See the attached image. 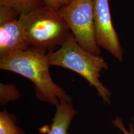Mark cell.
Returning a JSON list of instances; mask_svg holds the SVG:
<instances>
[{
	"instance_id": "cell-2",
	"label": "cell",
	"mask_w": 134,
	"mask_h": 134,
	"mask_svg": "<svg viewBox=\"0 0 134 134\" xmlns=\"http://www.w3.org/2000/svg\"><path fill=\"white\" fill-rule=\"evenodd\" d=\"M47 55L50 66L66 68L80 75L96 88L105 103L110 104L112 93L99 80L101 72L108 69L107 64L103 58L82 48L72 32L57 50L49 51Z\"/></svg>"
},
{
	"instance_id": "cell-11",
	"label": "cell",
	"mask_w": 134,
	"mask_h": 134,
	"mask_svg": "<svg viewBox=\"0 0 134 134\" xmlns=\"http://www.w3.org/2000/svg\"><path fill=\"white\" fill-rule=\"evenodd\" d=\"M71 1L72 0H43V2L44 5L58 10L68 5Z\"/></svg>"
},
{
	"instance_id": "cell-8",
	"label": "cell",
	"mask_w": 134,
	"mask_h": 134,
	"mask_svg": "<svg viewBox=\"0 0 134 134\" xmlns=\"http://www.w3.org/2000/svg\"><path fill=\"white\" fill-rule=\"evenodd\" d=\"M0 134H26L16 125L15 115L5 109L0 112Z\"/></svg>"
},
{
	"instance_id": "cell-3",
	"label": "cell",
	"mask_w": 134,
	"mask_h": 134,
	"mask_svg": "<svg viewBox=\"0 0 134 134\" xmlns=\"http://www.w3.org/2000/svg\"><path fill=\"white\" fill-rule=\"evenodd\" d=\"M19 21L29 46L46 51L60 47L71 32L59 11L45 5L21 14Z\"/></svg>"
},
{
	"instance_id": "cell-9",
	"label": "cell",
	"mask_w": 134,
	"mask_h": 134,
	"mask_svg": "<svg viewBox=\"0 0 134 134\" xmlns=\"http://www.w3.org/2000/svg\"><path fill=\"white\" fill-rule=\"evenodd\" d=\"M44 5L43 0H0V6L13 8L24 14Z\"/></svg>"
},
{
	"instance_id": "cell-4",
	"label": "cell",
	"mask_w": 134,
	"mask_h": 134,
	"mask_svg": "<svg viewBox=\"0 0 134 134\" xmlns=\"http://www.w3.org/2000/svg\"><path fill=\"white\" fill-rule=\"evenodd\" d=\"M78 44L86 51L99 56L93 21V0H72L58 10Z\"/></svg>"
},
{
	"instance_id": "cell-5",
	"label": "cell",
	"mask_w": 134,
	"mask_h": 134,
	"mask_svg": "<svg viewBox=\"0 0 134 134\" xmlns=\"http://www.w3.org/2000/svg\"><path fill=\"white\" fill-rule=\"evenodd\" d=\"M93 21L97 44L122 61L123 50L112 24L108 0H93Z\"/></svg>"
},
{
	"instance_id": "cell-6",
	"label": "cell",
	"mask_w": 134,
	"mask_h": 134,
	"mask_svg": "<svg viewBox=\"0 0 134 134\" xmlns=\"http://www.w3.org/2000/svg\"><path fill=\"white\" fill-rule=\"evenodd\" d=\"M20 14L13 8L0 6V57L30 47L19 24Z\"/></svg>"
},
{
	"instance_id": "cell-7",
	"label": "cell",
	"mask_w": 134,
	"mask_h": 134,
	"mask_svg": "<svg viewBox=\"0 0 134 134\" xmlns=\"http://www.w3.org/2000/svg\"><path fill=\"white\" fill-rule=\"evenodd\" d=\"M77 113L72 103H61L56 106L53 122L47 134H70V126Z\"/></svg>"
},
{
	"instance_id": "cell-12",
	"label": "cell",
	"mask_w": 134,
	"mask_h": 134,
	"mask_svg": "<svg viewBox=\"0 0 134 134\" xmlns=\"http://www.w3.org/2000/svg\"><path fill=\"white\" fill-rule=\"evenodd\" d=\"M112 123L116 128H118L123 134H134V125L129 124V130H128L125 127L123 121L120 117H117L115 119L112 121Z\"/></svg>"
},
{
	"instance_id": "cell-10",
	"label": "cell",
	"mask_w": 134,
	"mask_h": 134,
	"mask_svg": "<svg viewBox=\"0 0 134 134\" xmlns=\"http://www.w3.org/2000/svg\"><path fill=\"white\" fill-rule=\"evenodd\" d=\"M20 97V93L16 86L12 83H0V104L5 105L9 102L16 100Z\"/></svg>"
},
{
	"instance_id": "cell-1",
	"label": "cell",
	"mask_w": 134,
	"mask_h": 134,
	"mask_svg": "<svg viewBox=\"0 0 134 134\" xmlns=\"http://www.w3.org/2000/svg\"><path fill=\"white\" fill-rule=\"evenodd\" d=\"M46 52L30 47L10 53L0 57V69L18 74L32 81L39 100L56 106L62 102L72 103V97L51 77Z\"/></svg>"
}]
</instances>
